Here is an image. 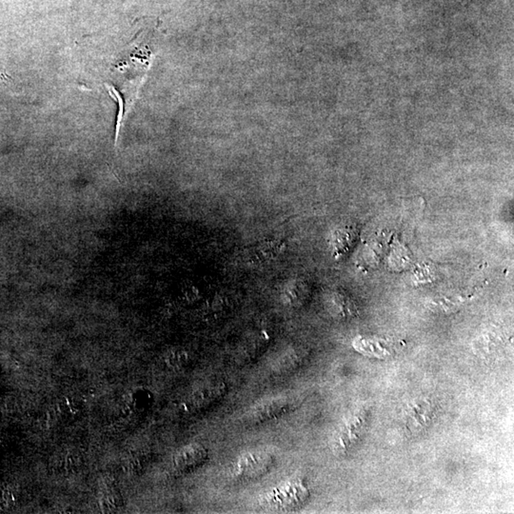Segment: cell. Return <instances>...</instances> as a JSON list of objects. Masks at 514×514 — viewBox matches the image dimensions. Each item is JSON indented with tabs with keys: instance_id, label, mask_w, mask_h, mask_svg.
<instances>
[{
	"instance_id": "cell-1",
	"label": "cell",
	"mask_w": 514,
	"mask_h": 514,
	"mask_svg": "<svg viewBox=\"0 0 514 514\" xmlns=\"http://www.w3.org/2000/svg\"><path fill=\"white\" fill-rule=\"evenodd\" d=\"M272 457L267 452H251L242 455L236 465V472L244 478H256L268 472L272 465Z\"/></svg>"
},
{
	"instance_id": "cell-2",
	"label": "cell",
	"mask_w": 514,
	"mask_h": 514,
	"mask_svg": "<svg viewBox=\"0 0 514 514\" xmlns=\"http://www.w3.org/2000/svg\"><path fill=\"white\" fill-rule=\"evenodd\" d=\"M208 457L207 450L202 445H190L177 455L175 465L179 469H193L197 466L204 464Z\"/></svg>"
},
{
	"instance_id": "cell-3",
	"label": "cell",
	"mask_w": 514,
	"mask_h": 514,
	"mask_svg": "<svg viewBox=\"0 0 514 514\" xmlns=\"http://www.w3.org/2000/svg\"><path fill=\"white\" fill-rule=\"evenodd\" d=\"M226 387L223 384H213L200 389L193 397V406L205 409L213 402L220 399L225 391Z\"/></svg>"
},
{
	"instance_id": "cell-4",
	"label": "cell",
	"mask_w": 514,
	"mask_h": 514,
	"mask_svg": "<svg viewBox=\"0 0 514 514\" xmlns=\"http://www.w3.org/2000/svg\"><path fill=\"white\" fill-rule=\"evenodd\" d=\"M285 405L281 401H276L262 406L256 414V420H268L274 417L281 416L282 411H285Z\"/></svg>"
},
{
	"instance_id": "cell-5",
	"label": "cell",
	"mask_w": 514,
	"mask_h": 514,
	"mask_svg": "<svg viewBox=\"0 0 514 514\" xmlns=\"http://www.w3.org/2000/svg\"><path fill=\"white\" fill-rule=\"evenodd\" d=\"M168 365L170 367H181L183 365H186V363L189 361V355L185 352H178L172 353L169 357L167 358Z\"/></svg>"
}]
</instances>
